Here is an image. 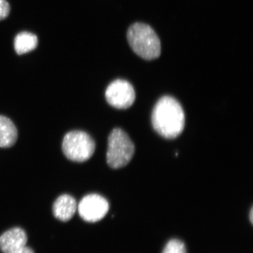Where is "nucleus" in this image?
Listing matches in <instances>:
<instances>
[{
    "instance_id": "obj_12",
    "label": "nucleus",
    "mask_w": 253,
    "mask_h": 253,
    "mask_svg": "<svg viewBox=\"0 0 253 253\" xmlns=\"http://www.w3.org/2000/svg\"><path fill=\"white\" fill-rule=\"evenodd\" d=\"M10 12V5L6 0H0V21L7 18Z\"/></svg>"
},
{
    "instance_id": "obj_5",
    "label": "nucleus",
    "mask_w": 253,
    "mask_h": 253,
    "mask_svg": "<svg viewBox=\"0 0 253 253\" xmlns=\"http://www.w3.org/2000/svg\"><path fill=\"white\" fill-rule=\"evenodd\" d=\"M105 96L110 105L119 109H126L135 102L134 88L128 81L118 79L111 83L106 90Z\"/></svg>"
},
{
    "instance_id": "obj_4",
    "label": "nucleus",
    "mask_w": 253,
    "mask_h": 253,
    "mask_svg": "<svg viewBox=\"0 0 253 253\" xmlns=\"http://www.w3.org/2000/svg\"><path fill=\"white\" fill-rule=\"evenodd\" d=\"M95 142L86 132H69L63 138L62 151L69 160L84 163L89 160L94 153Z\"/></svg>"
},
{
    "instance_id": "obj_11",
    "label": "nucleus",
    "mask_w": 253,
    "mask_h": 253,
    "mask_svg": "<svg viewBox=\"0 0 253 253\" xmlns=\"http://www.w3.org/2000/svg\"><path fill=\"white\" fill-rule=\"evenodd\" d=\"M162 253H187L185 243L177 239L170 240Z\"/></svg>"
},
{
    "instance_id": "obj_3",
    "label": "nucleus",
    "mask_w": 253,
    "mask_h": 253,
    "mask_svg": "<svg viewBox=\"0 0 253 253\" xmlns=\"http://www.w3.org/2000/svg\"><path fill=\"white\" fill-rule=\"evenodd\" d=\"M135 153V146L125 131L115 128L108 138L107 163L113 169L125 167L132 160Z\"/></svg>"
},
{
    "instance_id": "obj_9",
    "label": "nucleus",
    "mask_w": 253,
    "mask_h": 253,
    "mask_svg": "<svg viewBox=\"0 0 253 253\" xmlns=\"http://www.w3.org/2000/svg\"><path fill=\"white\" fill-rule=\"evenodd\" d=\"M17 138L18 131L13 122L7 117L0 115V147L13 146Z\"/></svg>"
},
{
    "instance_id": "obj_13",
    "label": "nucleus",
    "mask_w": 253,
    "mask_h": 253,
    "mask_svg": "<svg viewBox=\"0 0 253 253\" xmlns=\"http://www.w3.org/2000/svg\"><path fill=\"white\" fill-rule=\"evenodd\" d=\"M11 253H34L33 250L31 248H28L27 246L24 247V248L17 250L15 252Z\"/></svg>"
},
{
    "instance_id": "obj_14",
    "label": "nucleus",
    "mask_w": 253,
    "mask_h": 253,
    "mask_svg": "<svg viewBox=\"0 0 253 253\" xmlns=\"http://www.w3.org/2000/svg\"><path fill=\"white\" fill-rule=\"evenodd\" d=\"M250 216H249V218H250V220H251V223L252 224H253V208H252L251 209V211H250Z\"/></svg>"
},
{
    "instance_id": "obj_6",
    "label": "nucleus",
    "mask_w": 253,
    "mask_h": 253,
    "mask_svg": "<svg viewBox=\"0 0 253 253\" xmlns=\"http://www.w3.org/2000/svg\"><path fill=\"white\" fill-rule=\"evenodd\" d=\"M109 210L108 201L98 194H89L82 199L78 206L82 219L90 223L99 221L105 217Z\"/></svg>"
},
{
    "instance_id": "obj_10",
    "label": "nucleus",
    "mask_w": 253,
    "mask_h": 253,
    "mask_svg": "<svg viewBox=\"0 0 253 253\" xmlns=\"http://www.w3.org/2000/svg\"><path fill=\"white\" fill-rule=\"evenodd\" d=\"M38 38L34 34L28 32H22L15 37L14 48L19 55L30 52L36 48L38 45Z\"/></svg>"
},
{
    "instance_id": "obj_8",
    "label": "nucleus",
    "mask_w": 253,
    "mask_h": 253,
    "mask_svg": "<svg viewBox=\"0 0 253 253\" xmlns=\"http://www.w3.org/2000/svg\"><path fill=\"white\" fill-rule=\"evenodd\" d=\"M53 213L56 219L62 221L70 220L78 210L75 199L69 195H62L53 205Z\"/></svg>"
},
{
    "instance_id": "obj_7",
    "label": "nucleus",
    "mask_w": 253,
    "mask_h": 253,
    "mask_svg": "<svg viewBox=\"0 0 253 253\" xmlns=\"http://www.w3.org/2000/svg\"><path fill=\"white\" fill-rule=\"evenodd\" d=\"M27 236L20 227H14L0 236V251L3 253H11L24 248L27 243Z\"/></svg>"
},
{
    "instance_id": "obj_1",
    "label": "nucleus",
    "mask_w": 253,
    "mask_h": 253,
    "mask_svg": "<svg viewBox=\"0 0 253 253\" xmlns=\"http://www.w3.org/2000/svg\"><path fill=\"white\" fill-rule=\"evenodd\" d=\"M151 121L155 130L162 137L176 138L184 129V112L181 104L173 97L164 96L155 106Z\"/></svg>"
},
{
    "instance_id": "obj_2",
    "label": "nucleus",
    "mask_w": 253,
    "mask_h": 253,
    "mask_svg": "<svg viewBox=\"0 0 253 253\" xmlns=\"http://www.w3.org/2000/svg\"><path fill=\"white\" fill-rule=\"evenodd\" d=\"M127 40L132 50L142 59L150 61L161 55L160 40L149 25L143 23L132 25L127 31Z\"/></svg>"
}]
</instances>
